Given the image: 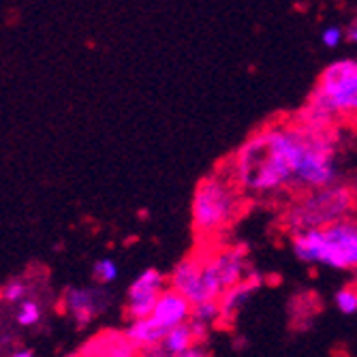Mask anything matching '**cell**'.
Wrapping results in <instances>:
<instances>
[{
    "mask_svg": "<svg viewBox=\"0 0 357 357\" xmlns=\"http://www.w3.org/2000/svg\"><path fill=\"white\" fill-rule=\"evenodd\" d=\"M107 302H109V298L101 289L69 287L64 291V304H67V310L75 319L77 328H86L96 314H101L105 310Z\"/></svg>",
    "mask_w": 357,
    "mask_h": 357,
    "instance_id": "cell-9",
    "label": "cell"
},
{
    "mask_svg": "<svg viewBox=\"0 0 357 357\" xmlns=\"http://www.w3.org/2000/svg\"><path fill=\"white\" fill-rule=\"evenodd\" d=\"M357 116V58H342L321 71L300 114L312 128H330L336 118Z\"/></svg>",
    "mask_w": 357,
    "mask_h": 357,
    "instance_id": "cell-3",
    "label": "cell"
},
{
    "mask_svg": "<svg viewBox=\"0 0 357 357\" xmlns=\"http://www.w3.org/2000/svg\"><path fill=\"white\" fill-rule=\"evenodd\" d=\"M357 210V190L349 184L334 182L323 188L302 190L300 199L291 204L284 214V225L291 234L326 227L353 216Z\"/></svg>",
    "mask_w": 357,
    "mask_h": 357,
    "instance_id": "cell-6",
    "label": "cell"
},
{
    "mask_svg": "<svg viewBox=\"0 0 357 357\" xmlns=\"http://www.w3.org/2000/svg\"><path fill=\"white\" fill-rule=\"evenodd\" d=\"M344 41H347V30L336 26V24H330V26H326L321 30V43L326 45L328 50H336Z\"/></svg>",
    "mask_w": 357,
    "mask_h": 357,
    "instance_id": "cell-17",
    "label": "cell"
},
{
    "mask_svg": "<svg viewBox=\"0 0 357 357\" xmlns=\"http://www.w3.org/2000/svg\"><path fill=\"white\" fill-rule=\"evenodd\" d=\"M190 314H192V302L184 294H180L178 289L165 287L163 294L158 296V300L154 304L150 319L156 323V326L169 332L172 328L180 326V323L190 321Z\"/></svg>",
    "mask_w": 357,
    "mask_h": 357,
    "instance_id": "cell-8",
    "label": "cell"
},
{
    "mask_svg": "<svg viewBox=\"0 0 357 357\" xmlns=\"http://www.w3.org/2000/svg\"><path fill=\"white\" fill-rule=\"evenodd\" d=\"M126 336L133 340V344L137 347L139 355H152L154 349H158V344L163 342L167 330H163L160 326L150 319V317H142V319H131L128 328L124 330Z\"/></svg>",
    "mask_w": 357,
    "mask_h": 357,
    "instance_id": "cell-10",
    "label": "cell"
},
{
    "mask_svg": "<svg viewBox=\"0 0 357 357\" xmlns=\"http://www.w3.org/2000/svg\"><path fill=\"white\" fill-rule=\"evenodd\" d=\"M202 340L197 338V334H195L192 326H190V321L186 323H180V326L172 328L163 342L158 344V349H154L152 355H172V357H188V351L195 347V344H199Z\"/></svg>",
    "mask_w": 357,
    "mask_h": 357,
    "instance_id": "cell-12",
    "label": "cell"
},
{
    "mask_svg": "<svg viewBox=\"0 0 357 357\" xmlns=\"http://www.w3.org/2000/svg\"><path fill=\"white\" fill-rule=\"evenodd\" d=\"M26 291H28L26 284H24L22 280L13 278V280H9V282L3 284V289H0V298H3L5 302L15 304V302H22V300H24Z\"/></svg>",
    "mask_w": 357,
    "mask_h": 357,
    "instance_id": "cell-18",
    "label": "cell"
},
{
    "mask_svg": "<svg viewBox=\"0 0 357 357\" xmlns=\"http://www.w3.org/2000/svg\"><path fill=\"white\" fill-rule=\"evenodd\" d=\"M248 255L244 246H225L212 252L190 255L172 270L169 287L178 289L192 304L218 300L227 289L244 280Z\"/></svg>",
    "mask_w": 357,
    "mask_h": 357,
    "instance_id": "cell-2",
    "label": "cell"
},
{
    "mask_svg": "<svg viewBox=\"0 0 357 357\" xmlns=\"http://www.w3.org/2000/svg\"><path fill=\"white\" fill-rule=\"evenodd\" d=\"M167 280L169 278L163 272H158L156 268H146L144 272H139L137 278L131 282V287H128V294H126L128 319L150 317L158 296L163 294V289L167 287Z\"/></svg>",
    "mask_w": 357,
    "mask_h": 357,
    "instance_id": "cell-7",
    "label": "cell"
},
{
    "mask_svg": "<svg viewBox=\"0 0 357 357\" xmlns=\"http://www.w3.org/2000/svg\"><path fill=\"white\" fill-rule=\"evenodd\" d=\"M9 355H13V357H32V355H35V351H32V349H13Z\"/></svg>",
    "mask_w": 357,
    "mask_h": 357,
    "instance_id": "cell-21",
    "label": "cell"
},
{
    "mask_svg": "<svg viewBox=\"0 0 357 357\" xmlns=\"http://www.w3.org/2000/svg\"><path fill=\"white\" fill-rule=\"evenodd\" d=\"M304 131L302 122L264 126L236 150L227 176L242 192L259 197H272L289 188L296 190Z\"/></svg>",
    "mask_w": 357,
    "mask_h": 357,
    "instance_id": "cell-1",
    "label": "cell"
},
{
    "mask_svg": "<svg viewBox=\"0 0 357 357\" xmlns=\"http://www.w3.org/2000/svg\"><path fill=\"white\" fill-rule=\"evenodd\" d=\"M11 344H15L13 334H9V332H3V334H0V353H5V349L11 347Z\"/></svg>",
    "mask_w": 357,
    "mask_h": 357,
    "instance_id": "cell-20",
    "label": "cell"
},
{
    "mask_svg": "<svg viewBox=\"0 0 357 357\" xmlns=\"http://www.w3.org/2000/svg\"><path fill=\"white\" fill-rule=\"evenodd\" d=\"M347 41L349 43H353V45H357V17L349 24V28H347Z\"/></svg>",
    "mask_w": 357,
    "mask_h": 357,
    "instance_id": "cell-19",
    "label": "cell"
},
{
    "mask_svg": "<svg viewBox=\"0 0 357 357\" xmlns=\"http://www.w3.org/2000/svg\"><path fill=\"white\" fill-rule=\"evenodd\" d=\"M15 321H17V326H22V328L37 326V323L41 321V306L35 300H22L20 310L15 314Z\"/></svg>",
    "mask_w": 357,
    "mask_h": 357,
    "instance_id": "cell-15",
    "label": "cell"
},
{
    "mask_svg": "<svg viewBox=\"0 0 357 357\" xmlns=\"http://www.w3.org/2000/svg\"><path fill=\"white\" fill-rule=\"evenodd\" d=\"M334 306L344 317L357 314V287H342L340 291H336Z\"/></svg>",
    "mask_w": 357,
    "mask_h": 357,
    "instance_id": "cell-14",
    "label": "cell"
},
{
    "mask_svg": "<svg viewBox=\"0 0 357 357\" xmlns=\"http://www.w3.org/2000/svg\"><path fill=\"white\" fill-rule=\"evenodd\" d=\"M257 289H259V278H255V274L252 276H246L244 280H240L234 287L227 289L225 294L218 298L220 312H222V321L234 319L252 300V296L257 294Z\"/></svg>",
    "mask_w": 357,
    "mask_h": 357,
    "instance_id": "cell-11",
    "label": "cell"
},
{
    "mask_svg": "<svg viewBox=\"0 0 357 357\" xmlns=\"http://www.w3.org/2000/svg\"><path fill=\"white\" fill-rule=\"evenodd\" d=\"M120 270L118 264L112 261V259H99L94 266H92V278L96 284H109L118 278Z\"/></svg>",
    "mask_w": 357,
    "mask_h": 357,
    "instance_id": "cell-16",
    "label": "cell"
},
{
    "mask_svg": "<svg viewBox=\"0 0 357 357\" xmlns=\"http://www.w3.org/2000/svg\"><path fill=\"white\" fill-rule=\"evenodd\" d=\"M242 190L225 174H210L199 180L190 202L192 229L199 240L220 238L238 220L242 210Z\"/></svg>",
    "mask_w": 357,
    "mask_h": 357,
    "instance_id": "cell-5",
    "label": "cell"
},
{
    "mask_svg": "<svg viewBox=\"0 0 357 357\" xmlns=\"http://www.w3.org/2000/svg\"><path fill=\"white\" fill-rule=\"evenodd\" d=\"M92 344L84 349V353L88 355H112V357H131V355H139L137 347L133 344V340L126 336V332H105L99 334L96 338L90 340Z\"/></svg>",
    "mask_w": 357,
    "mask_h": 357,
    "instance_id": "cell-13",
    "label": "cell"
},
{
    "mask_svg": "<svg viewBox=\"0 0 357 357\" xmlns=\"http://www.w3.org/2000/svg\"><path fill=\"white\" fill-rule=\"evenodd\" d=\"M291 250L306 266L338 272L357 270V220L353 216L326 227L291 234Z\"/></svg>",
    "mask_w": 357,
    "mask_h": 357,
    "instance_id": "cell-4",
    "label": "cell"
}]
</instances>
